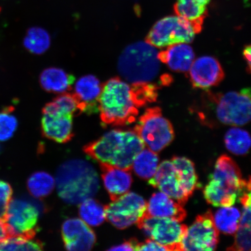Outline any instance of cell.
Listing matches in <instances>:
<instances>
[{
  "mask_svg": "<svg viewBox=\"0 0 251 251\" xmlns=\"http://www.w3.org/2000/svg\"><path fill=\"white\" fill-rule=\"evenodd\" d=\"M145 144L134 130L115 129L84 147V152L99 163L131 171L135 157Z\"/></svg>",
  "mask_w": 251,
  "mask_h": 251,
  "instance_id": "obj_1",
  "label": "cell"
},
{
  "mask_svg": "<svg viewBox=\"0 0 251 251\" xmlns=\"http://www.w3.org/2000/svg\"><path fill=\"white\" fill-rule=\"evenodd\" d=\"M251 191V177L244 178L234 160L222 155L216 162L214 171L209 175L203 196L206 202L213 206H231Z\"/></svg>",
  "mask_w": 251,
  "mask_h": 251,
  "instance_id": "obj_2",
  "label": "cell"
},
{
  "mask_svg": "<svg viewBox=\"0 0 251 251\" xmlns=\"http://www.w3.org/2000/svg\"><path fill=\"white\" fill-rule=\"evenodd\" d=\"M55 186L63 201L78 205L98 192L99 176L89 162L81 159L69 160L57 169Z\"/></svg>",
  "mask_w": 251,
  "mask_h": 251,
  "instance_id": "obj_3",
  "label": "cell"
},
{
  "mask_svg": "<svg viewBox=\"0 0 251 251\" xmlns=\"http://www.w3.org/2000/svg\"><path fill=\"white\" fill-rule=\"evenodd\" d=\"M139 108L131 84L118 77L103 84L99 111L103 124L123 126L132 124L139 115Z\"/></svg>",
  "mask_w": 251,
  "mask_h": 251,
  "instance_id": "obj_4",
  "label": "cell"
},
{
  "mask_svg": "<svg viewBox=\"0 0 251 251\" xmlns=\"http://www.w3.org/2000/svg\"><path fill=\"white\" fill-rule=\"evenodd\" d=\"M83 113L81 103L74 93L61 94L43 109L42 128L47 139L66 143L74 136L73 118Z\"/></svg>",
  "mask_w": 251,
  "mask_h": 251,
  "instance_id": "obj_5",
  "label": "cell"
},
{
  "mask_svg": "<svg viewBox=\"0 0 251 251\" xmlns=\"http://www.w3.org/2000/svg\"><path fill=\"white\" fill-rule=\"evenodd\" d=\"M118 70L130 84L152 83L160 71L158 50L146 42L131 44L119 56Z\"/></svg>",
  "mask_w": 251,
  "mask_h": 251,
  "instance_id": "obj_6",
  "label": "cell"
},
{
  "mask_svg": "<svg viewBox=\"0 0 251 251\" xmlns=\"http://www.w3.org/2000/svg\"><path fill=\"white\" fill-rule=\"evenodd\" d=\"M214 103L215 115L220 123L240 126L251 121V90L244 89L224 94L208 93Z\"/></svg>",
  "mask_w": 251,
  "mask_h": 251,
  "instance_id": "obj_7",
  "label": "cell"
},
{
  "mask_svg": "<svg viewBox=\"0 0 251 251\" xmlns=\"http://www.w3.org/2000/svg\"><path fill=\"white\" fill-rule=\"evenodd\" d=\"M201 31L192 23L176 14L161 19L153 25L146 42L156 48H166L177 44H190Z\"/></svg>",
  "mask_w": 251,
  "mask_h": 251,
  "instance_id": "obj_8",
  "label": "cell"
},
{
  "mask_svg": "<svg viewBox=\"0 0 251 251\" xmlns=\"http://www.w3.org/2000/svg\"><path fill=\"white\" fill-rule=\"evenodd\" d=\"M134 130L147 148L156 153L165 149L175 139L174 127L163 116L158 106L147 108Z\"/></svg>",
  "mask_w": 251,
  "mask_h": 251,
  "instance_id": "obj_9",
  "label": "cell"
},
{
  "mask_svg": "<svg viewBox=\"0 0 251 251\" xmlns=\"http://www.w3.org/2000/svg\"><path fill=\"white\" fill-rule=\"evenodd\" d=\"M40 211L35 204L24 199L11 200L3 222L9 236L33 238L37 232Z\"/></svg>",
  "mask_w": 251,
  "mask_h": 251,
  "instance_id": "obj_10",
  "label": "cell"
},
{
  "mask_svg": "<svg viewBox=\"0 0 251 251\" xmlns=\"http://www.w3.org/2000/svg\"><path fill=\"white\" fill-rule=\"evenodd\" d=\"M137 225L150 239L167 247L169 251H183L181 241L187 233L186 225L174 219L145 215Z\"/></svg>",
  "mask_w": 251,
  "mask_h": 251,
  "instance_id": "obj_11",
  "label": "cell"
},
{
  "mask_svg": "<svg viewBox=\"0 0 251 251\" xmlns=\"http://www.w3.org/2000/svg\"><path fill=\"white\" fill-rule=\"evenodd\" d=\"M147 205L143 197L128 191L105 206L106 219L117 228H127L143 217Z\"/></svg>",
  "mask_w": 251,
  "mask_h": 251,
  "instance_id": "obj_12",
  "label": "cell"
},
{
  "mask_svg": "<svg viewBox=\"0 0 251 251\" xmlns=\"http://www.w3.org/2000/svg\"><path fill=\"white\" fill-rule=\"evenodd\" d=\"M219 241V231L216 228L211 210L196 218L181 241L182 250L211 251L215 250Z\"/></svg>",
  "mask_w": 251,
  "mask_h": 251,
  "instance_id": "obj_13",
  "label": "cell"
},
{
  "mask_svg": "<svg viewBox=\"0 0 251 251\" xmlns=\"http://www.w3.org/2000/svg\"><path fill=\"white\" fill-rule=\"evenodd\" d=\"M188 76L195 89H209L218 86L225 77L221 63L211 56H202L194 61Z\"/></svg>",
  "mask_w": 251,
  "mask_h": 251,
  "instance_id": "obj_14",
  "label": "cell"
},
{
  "mask_svg": "<svg viewBox=\"0 0 251 251\" xmlns=\"http://www.w3.org/2000/svg\"><path fill=\"white\" fill-rule=\"evenodd\" d=\"M149 184L158 188L182 206L189 199L181 187L176 169L171 161H164L159 165L155 174L149 179Z\"/></svg>",
  "mask_w": 251,
  "mask_h": 251,
  "instance_id": "obj_15",
  "label": "cell"
},
{
  "mask_svg": "<svg viewBox=\"0 0 251 251\" xmlns=\"http://www.w3.org/2000/svg\"><path fill=\"white\" fill-rule=\"evenodd\" d=\"M62 237L66 250L90 251L96 242L95 233L83 220H66L62 226Z\"/></svg>",
  "mask_w": 251,
  "mask_h": 251,
  "instance_id": "obj_16",
  "label": "cell"
},
{
  "mask_svg": "<svg viewBox=\"0 0 251 251\" xmlns=\"http://www.w3.org/2000/svg\"><path fill=\"white\" fill-rule=\"evenodd\" d=\"M104 187L112 201L129 191L132 184L130 171L100 163Z\"/></svg>",
  "mask_w": 251,
  "mask_h": 251,
  "instance_id": "obj_17",
  "label": "cell"
},
{
  "mask_svg": "<svg viewBox=\"0 0 251 251\" xmlns=\"http://www.w3.org/2000/svg\"><path fill=\"white\" fill-rule=\"evenodd\" d=\"M145 215L172 219L181 223L186 219L187 212L183 206L161 191L153 194L150 198Z\"/></svg>",
  "mask_w": 251,
  "mask_h": 251,
  "instance_id": "obj_18",
  "label": "cell"
},
{
  "mask_svg": "<svg viewBox=\"0 0 251 251\" xmlns=\"http://www.w3.org/2000/svg\"><path fill=\"white\" fill-rule=\"evenodd\" d=\"M102 86L99 78L92 75L80 77L75 83L74 94L82 105L84 112L92 114L99 111Z\"/></svg>",
  "mask_w": 251,
  "mask_h": 251,
  "instance_id": "obj_19",
  "label": "cell"
},
{
  "mask_svg": "<svg viewBox=\"0 0 251 251\" xmlns=\"http://www.w3.org/2000/svg\"><path fill=\"white\" fill-rule=\"evenodd\" d=\"M158 58L173 71L188 72L195 60V54L188 44L180 43L158 52Z\"/></svg>",
  "mask_w": 251,
  "mask_h": 251,
  "instance_id": "obj_20",
  "label": "cell"
},
{
  "mask_svg": "<svg viewBox=\"0 0 251 251\" xmlns=\"http://www.w3.org/2000/svg\"><path fill=\"white\" fill-rule=\"evenodd\" d=\"M239 200L243 205V214L234 243L227 250L251 251V191L245 193Z\"/></svg>",
  "mask_w": 251,
  "mask_h": 251,
  "instance_id": "obj_21",
  "label": "cell"
},
{
  "mask_svg": "<svg viewBox=\"0 0 251 251\" xmlns=\"http://www.w3.org/2000/svg\"><path fill=\"white\" fill-rule=\"evenodd\" d=\"M39 80L41 86L46 92L63 94L72 90L75 77L62 69L52 67L44 70Z\"/></svg>",
  "mask_w": 251,
  "mask_h": 251,
  "instance_id": "obj_22",
  "label": "cell"
},
{
  "mask_svg": "<svg viewBox=\"0 0 251 251\" xmlns=\"http://www.w3.org/2000/svg\"><path fill=\"white\" fill-rule=\"evenodd\" d=\"M210 2L211 0H177L174 7L175 14L189 21L201 31Z\"/></svg>",
  "mask_w": 251,
  "mask_h": 251,
  "instance_id": "obj_23",
  "label": "cell"
},
{
  "mask_svg": "<svg viewBox=\"0 0 251 251\" xmlns=\"http://www.w3.org/2000/svg\"><path fill=\"white\" fill-rule=\"evenodd\" d=\"M171 161L176 169L182 188L190 198L199 187L198 176L193 162L183 156L173 157Z\"/></svg>",
  "mask_w": 251,
  "mask_h": 251,
  "instance_id": "obj_24",
  "label": "cell"
},
{
  "mask_svg": "<svg viewBox=\"0 0 251 251\" xmlns=\"http://www.w3.org/2000/svg\"><path fill=\"white\" fill-rule=\"evenodd\" d=\"M159 158L156 152L144 149L135 157L132 169L137 176L149 180L155 174L159 166Z\"/></svg>",
  "mask_w": 251,
  "mask_h": 251,
  "instance_id": "obj_25",
  "label": "cell"
},
{
  "mask_svg": "<svg viewBox=\"0 0 251 251\" xmlns=\"http://www.w3.org/2000/svg\"><path fill=\"white\" fill-rule=\"evenodd\" d=\"M241 212L235 207H222L216 211L213 220L215 225L219 232L227 235L236 233L239 227Z\"/></svg>",
  "mask_w": 251,
  "mask_h": 251,
  "instance_id": "obj_26",
  "label": "cell"
},
{
  "mask_svg": "<svg viewBox=\"0 0 251 251\" xmlns=\"http://www.w3.org/2000/svg\"><path fill=\"white\" fill-rule=\"evenodd\" d=\"M24 46L31 54L42 55L51 46V37L48 31L44 28L31 27L24 37Z\"/></svg>",
  "mask_w": 251,
  "mask_h": 251,
  "instance_id": "obj_27",
  "label": "cell"
},
{
  "mask_svg": "<svg viewBox=\"0 0 251 251\" xmlns=\"http://www.w3.org/2000/svg\"><path fill=\"white\" fill-rule=\"evenodd\" d=\"M225 143L227 149L233 154L246 155L251 148V136L247 131L233 127L226 133Z\"/></svg>",
  "mask_w": 251,
  "mask_h": 251,
  "instance_id": "obj_28",
  "label": "cell"
},
{
  "mask_svg": "<svg viewBox=\"0 0 251 251\" xmlns=\"http://www.w3.org/2000/svg\"><path fill=\"white\" fill-rule=\"evenodd\" d=\"M79 205L78 212L80 218L90 226H98L105 221V206L93 198L83 201Z\"/></svg>",
  "mask_w": 251,
  "mask_h": 251,
  "instance_id": "obj_29",
  "label": "cell"
},
{
  "mask_svg": "<svg viewBox=\"0 0 251 251\" xmlns=\"http://www.w3.org/2000/svg\"><path fill=\"white\" fill-rule=\"evenodd\" d=\"M27 186L31 196L36 199H42L49 196L54 190L55 180L48 173L37 172L28 178Z\"/></svg>",
  "mask_w": 251,
  "mask_h": 251,
  "instance_id": "obj_30",
  "label": "cell"
},
{
  "mask_svg": "<svg viewBox=\"0 0 251 251\" xmlns=\"http://www.w3.org/2000/svg\"><path fill=\"white\" fill-rule=\"evenodd\" d=\"M41 241L22 236H9L0 243V251H42Z\"/></svg>",
  "mask_w": 251,
  "mask_h": 251,
  "instance_id": "obj_31",
  "label": "cell"
},
{
  "mask_svg": "<svg viewBox=\"0 0 251 251\" xmlns=\"http://www.w3.org/2000/svg\"><path fill=\"white\" fill-rule=\"evenodd\" d=\"M12 111L7 108L0 112V141L10 139L17 129L18 119Z\"/></svg>",
  "mask_w": 251,
  "mask_h": 251,
  "instance_id": "obj_32",
  "label": "cell"
},
{
  "mask_svg": "<svg viewBox=\"0 0 251 251\" xmlns=\"http://www.w3.org/2000/svg\"><path fill=\"white\" fill-rule=\"evenodd\" d=\"M12 196V188L7 182L0 180V220L4 219Z\"/></svg>",
  "mask_w": 251,
  "mask_h": 251,
  "instance_id": "obj_33",
  "label": "cell"
},
{
  "mask_svg": "<svg viewBox=\"0 0 251 251\" xmlns=\"http://www.w3.org/2000/svg\"><path fill=\"white\" fill-rule=\"evenodd\" d=\"M136 251H169L167 247L151 239L144 243H138Z\"/></svg>",
  "mask_w": 251,
  "mask_h": 251,
  "instance_id": "obj_34",
  "label": "cell"
},
{
  "mask_svg": "<svg viewBox=\"0 0 251 251\" xmlns=\"http://www.w3.org/2000/svg\"><path fill=\"white\" fill-rule=\"evenodd\" d=\"M138 241L135 238L125 241L119 246L111 247L109 251H136Z\"/></svg>",
  "mask_w": 251,
  "mask_h": 251,
  "instance_id": "obj_35",
  "label": "cell"
},
{
  "mask_svg": "<svg viewBox=\"0 0 251 251\" xmlns=\"http://www.w3.org/2000/svg\"><path fill=\"white\" fill-rule=\"evenodd\" d=\"M243 57L247 65V70L251 74V44L247 45L243 50Z\"/></svg>",
  "mask_w": 251,
  "mask_h": 251,
  "instance_id": "obj_36",
  "label": "cell"
},
{
  "mask_svg": "<svg viewBox=\"0 0 251 251\" xmlns=\"http://www.w3.org/2000/svg\"><path fill=\"white\" fill-rule=\"evenodd\" d=\"M7 229H6L4 222L0 220V243L8 237Z\"/></svg>",
  "mask_w": 251,
  "mask_h": 251,
  "instance_id": "obj_37",
  "label": "cell"
}]
</instances>
